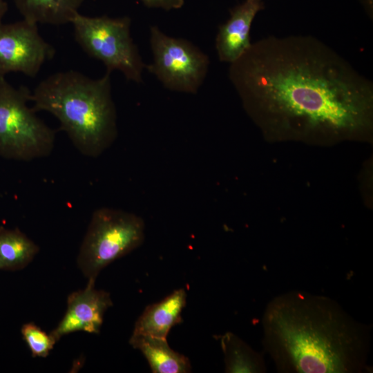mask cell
Wrapping results in <instances>:
<instances>
[{
    "label": "cell",
    "instance_id": "obj_1",
    "mask_svg": "<svg viewBox=\"0 0 373 373\" xmlns=\"http://www.w3.org/2000/svg\"><path fill=\"white\" fill-rule=\"evenodd\" d=\"M249 114L271 132L352 136L372 124L373 84L309 35L269 36L230 64Z\"/></svg>",
    "mask_w": 373,
    "mask_h": 373
},
{
    "label": "cell",
    "instance_id": "obj_2",
    "mask_svg": "<svg viewBox=\"0 0 373 373\" xmlns=\"http://www.w3.org/2000/svg\"><path fill=\"white\" fill-rule=\"evenodd\" d=\"M264 350L282 373L369 370L370 327L334 300L303 291L273 298L262 317Z\"/></svg>",
    "mask_w": 373,
    "mask_h": 373
},
{
    "label": "cell",
    "instance_id": "obj_3",
    "mask_svg": "<svg viewBox=\"0 0 373 373\" xmlns=\"http://www.w3.org/2000/svg\"><path fill=\"white\" fill-rule=\"evenodd\" d=\"M30 102L35 111L54 115L60 128L86 156H99L117 136L108 72L98 79L73 70L52 74L31 92Z\"/></svg>",
    "mask_w": 373,
    "mask_h": 373
},
{
    "label": "cell",
    "instance_id": "obj_4",
    "mask_svg": "<svg viewBox=\"0 0 373 373\" xmlns=\"http://www.w3.org/2000/svg\"><path fill=\"white\" fill-rule=\"evenodd\" d=\"M31 92L0 77V156L30 161L49 155L55 132L28 106Z\"/></svg>",
    "mask_w": 373,
    "mask_h": 373
},
{
    "label": "cell",
    "instance_id": "obj_5",
    "mask_svg": "<svg viewBox=\"0 0 373 373\" xmlns=\"http://www.w3.org/2000/svg\"><path fill=\"white\" fill-rule=\"evenodd\" d=\"M70 23L77 43L89 57L102 61L106 72L119 70L127 80L142 82L146 64L131 37L129 17H88L78 12Z\"/></svg>",
    "mask_w": 373,
    "mask_h": 373
},
{
    "label": "cell",
    "instance_id": "obj_6",
    "mask_svg": "<svg viewBox=\"0 0 373 373\" xmlns=\"http://www.w3.org/2000/svg\"><path fill=\"white\" fill-rule=\"evenodd\" d=\"M144 229V220L135 213L108 207L96 209L77 257L84 276L95 280L106 266L140 246Z\"/></svg>",
    "mask_w": 373,
    "mask_h": 373
},
{
    "label": "cell",
    "instance_id": "obj_7",
    "mask_svg": "<svg viewBox=\"0 0 373 373\" xmlns=\"http://www.w3.org/2000/svg\"><path fill=\"white\" fill-rule=\"evenodd\" d=\"M153 61L145 68L164 88L195 94L207 74L209 58L191 42L164 34L157 26L150 28Z\"/></svg>",
    "mask_w": 373,
    "mask_h": 373
},
{
    "label": "cell",
    "instance_id": "obj_8",
    "mask_svg": "<svg viewBox=\"0 0 373 373\" xmlns=\"http://www.w3.org/2000/svg\"><path fill=\"white\" fill-rule=\"evenodd\" d=\"M55 53L37 23L23 19L0 25V77L13 72L35 77Z\"/></svg>",
    "mask_w": 373,
    "mask_h": 373
},
{
    "label": "cell",
    "instance_id": "obj_9",
    "mask_svg": "<svg viewBox=\"0 0 373 373\" xmlns=\"http://www.w3.org/2000/svg\"><path fill=\"white\" fill-rule=\"evenodd\" d=\"M95 280H88L86 287L71 293L67 309L58 325L50 334L58 341L63 336L79 331L98 334L106 310L113 305L110 294L95 287Z\"/></svg>",
    "mask_w": 373,
    "mask_h": 373
},
{
    "label": "cell",
    "instance_id": "obj_10",
    "mask_svg": "<svg viewBox=\"0 0 373 373\" xmlns=\"http://www.w3.org/2000/svg\"><path fill=\"white\" fill-rule=\"evenodd\" d=\"M264 8L262 0H245L230 10L229 18L219 26L216 38L220 61L231 64L249 48L252 22Z\"/></svg>",
    "mask_w": 373,
    "mask_h": 373
},
{
    "label": "cell",
    "instance_id": "obj_11",
    "mask_svg": "<svg viewBox=\"0 0 373 373\" xmlns=\"http://www.w3.org/2000/svg\"><path fill=\"white\" fill-rule=\"evenodd\" d=\"M186 299V291L179 289L160 303L147 306L137 320L133 334L166 338L171 327L182 322Z\"/></svg>",
    "mask_w": 373,
    "mask_h": 373
},
{
    "label": "cell",
    "instance_id": "obj_12",
    "mask_svg": "<svg viewBox=\"0 0 373 373\" xmlns=\"http://www.w3.org/2000/svg\"><path fill=\"white\" fill-rule=\"evenodd\" d=\"M129 343L142 352L154 373H186L191 370L188 358L173 350L166 338L133 334Z\"/></svg>",
    "mask_w": 373,
    "mask_h": 373
},
{
    "label": "cell",
    "instance_id": "obj_13",
    "mask_svg": "<svg viewBox=\"0 0 373 373\" xmlns=\"http://www.w3.org/2000/svg\"><path fill=\"white\" fill-rule=\"evenodd\" d=\"M84 0H15L23 19L35 23H70Z\"/></svg>",
    "mask_w": 373,
    "mask_h": 373
},
{
    "label": "cell",
    "instance_id": "obj_14",
    "mask_svg": "<svg viewBox=\"0 0 373 373\" xmlns=\"http://www.w3.org/2000/svg\"><path fill=\"white\" fill-rule=\"evenodd\" d=\"M39 248L18 228L0 227V270L17 271L26 267Z\"/></svg>",
    "mask_w": 373,
    "mask_h": 373
},
{
    "label": "cell",
    "instance_id": "obj_15",
    "mask_svg": "<svg viewBox=\"0 0 373 373\" xmlns=\"http://www.w3.org/2000/svg\"><path fill=\"white\" fill-rule=\"evenodd\" d=\"M224 356L225 372L231 373H265L267 370L263 355L231 332L221 336Z\"/></svg>",
    "mask_w": 373,
    "mask_h": 373
},
{
    "label": "cell",
    "instance_id": "obj_16",
    "mask_svg": "<svg viewBox=\"0 0 373 373\" xmlns=\"http://www.w3.org/2000/svg\"><path fill=\"white\" fill-rule=\"evenodd\" d=\"M21 332L33 357H46L57 342L33 323L24 324Z\"/></svg>",
    "mask_w": 373,
    "mask_h": 373
},
{
    "label": "cell",
    "instance_id": "obj_17",
    "mask_svg": "<svg viewBox=\"0 0 373 373\" xmlns=\"http://www.w3.org/2000/svg\"><path fill=\"white\" fill-rule=\"evenodd\" d=\"M149 8H160L166 11L178 10L184 4V0H140Z\"/></svg>",
    "mask_w": 373,
    "mask_h": 373
},
{
    "label": "cell",
    "instance_id": "obj_18",
    "mask_svg": "<svg viewBox=\"0 0 373 373\" xmlns=\"http://www.w3.org/2000/svg\"><path fill=\"white\" fill-rule=\"evenodd\" d=\"M369 18L373 19V0H358Z\"/></svg>",
    "mask_w": 373,
    "mask_h": 373
},
{
    "label": "cell",
    "instance_id": "obj_19",
    "mask_svg": "<svg viewBox=\"0 0 373 373\" xmlns=\"http://www.w3.org/2000/svg\"><path fill=\"white\" fill-rule=\"evenodd\" d=\"M8 10V4L6 0H0V25L2 23V20Z\"/></svg>",
    "mask_w": 373,
    "mask_h": 373
}]
</instances>
